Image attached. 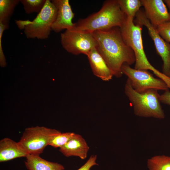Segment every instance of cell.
Wrapping results in <instances>:
<instances>
[{
	"label": "cell",
	"instance_id": "6da1fadb",
	"mask_svg": "<svg viewBox=\"0 0 170 170\" xmlns=\"http://www.w3.org/2000/svg\"><path fill=\"white\" fill-rule=\"evenodd\" d=\"M97 43V48L111 71L113 76L121 77L124 64L135 63L134 52L124 41L120 28L115 27L93 33Z\"/></svg>",
	"mask_w": 170,
	"mask_h": 170
},
{
	"label": "cell",
	"instance_id": "7a4b0ae2",
	"mask_svg": "<svg viewBox=\"0 0 170 170\" xmlns=\"http://www.w3.org/2000/svg\"><path fill=\"white\" fill-rule=\"evenodd\" d=\"M127 17L121 9L117 0L105 1L101 9L86 18L80 19L75 23V28L93 33L105 31L115 27L120 28Z\"/></svg>",
	"mask_w": 170,
	"mask_h": 170
},
{
	"label": "cell",
	"instance_id": "3957f363",
	"mask_svg": "<svg viewBox=\"0 0 170 170\" xmlns=\"http://www.w3.org/2000/svg\"><path fill=\"white\" fill-rule=\"evenodd\" d=\"M141 26L135 24L133 19L128 18L120 28L122 37L126 44L133 51L135 57L134 69L149 70L163 80L170 89V77L155 68L149 61L144 51Z\"/></svg>",
	"mask_w": 170,
	"mask_h": 170
},
{
	"label": "cell",
	"instance_id": "277c9868",
	"mask_svg": "<svg viewBox=\"0 0 170 170\" xmlns=\"http://www.w3.org/2000/svg\"><path fill=\"white\" fill-rule=\"evenodd\" d=\"M124 91L133 106L136 115L159 119L164 118L165 114L160 103V95L157 90L150 89L143 93H138L132 88L128 78Z\"/></svg>",
	"mask_w": 170,
	"mask_h": 170
},
{
	"label": "cell",
	"instance_id": "5b68a950",
	"mask_svg": "<svg viewBox=\"0 0 170 170\" xmlns=\"http://www.w3.org/2000/svg\"><path fill=\"white\" fill-rule=\"evenodd\" d=\"M57 8L50 0H46L41 11L32 21H16L18 27L24 29L28 38L45 40L48 38L52 31V26L57 15Z\"/></svg>",
	"mask_w": 170,
	"mask_h": 170
},
{
	"label": "cell",
	"instance_id": "8992f818",
	"mask_svg": "<svg viewBox=\"0 0 170 170\" xmlns=\"http://www.w3.org/2000/svg\"><path fill=\"white\" fill-rule=\"evenodd\" d=\"M60 132L44 127L27 128L19 142L28 154L39 156L48 145L51 137Z\"/></svg>",
	"mask_w": 170,
	"mask_h": 170
},
{
	"label": "cell",
	"instance_id": "52a82bcc",
	"mask_svg": "<svg viewBox=\"0 0 170 170\" xmlns=\"http://www.w3.org/2000/svg\"><path fill=\"white\" fill-rule=\"evenodd\" d=\"M63 48L74 55L83 54L86 55L97 43L93 33L79 30L74 28L66 30L60 35Z\"/></svg>",
	"mask_w": 170,
	"mask_h": 170
},
{
	"label": "cell",
	"instance_id": "ba28073f",
	"mask_svg": "<svg viewBox=\"0 0 170 170\" xmlns=\"http://www.w3.org/2000/svg\"><path fill=\"white\" fill-rule=\"evenodd\" d=\"M122 71L128 77L132 88L138 93H143L150 89L165 91L169 89L163 80L154 77L147 70L135 69L129 65L124 64Z\"/></svg>",
	"mask_w": 170,
	"mask_h": 170
},
{
	"label": "cell",
	"instance_id": "9c48e42d",
	"mask_svg": "<svg viewBox=\"0 0 170 170\" xmlns=\"http://www.w3.org/2000/svg\"><path fill=\"white\" fill-rule=\"evenodd\" d=\"M136 24L144 26L153 40L157 53L163 61L162 73L170 77V44L160 36L146 17L144 12L139 10L135 15Z\"/></svg>",
	"mask_w": 170,
	"mask_h": 170
},
{
	"label": "cell",
	"instance_id": "30bf717a",
	"mask_svg": "<svg viewBox=\"0 0 170 170\" xmlns=\"http://www.w3.org/2000/svg\"><path fill=\"white\" fill-rule=\"evenodd\" d=\"M57 8L56 19L52 26V31L58 33L64 30L73 29L75 23L72 22L74 16L68 0H52Z\"/></svg>",
	"mask_w": 170,
	"mask_h": 170
},
{
	"label": "cell",
	"instance_id": "8fae6325",
	"mask_svg": "<svg viewBox=\"0 0 170 170\" xmlns=\"http://www.w3.org/2000/svg\"><path fill=\"white\" fill-rule=\"evenodd\" d=\"M145 14L155 28L170 21V14L162 0H141Z\"/></svg>",
	"mask_w": 170,
	"mask_h": 170
},
{
	"label": "cell",
	"instance_id": "7c38bea8",
	"mask_svg": "<svg viewBox=\"0 0 170 170\" xmlns=\"http://www.w3.org/2000/svg\"><path fill=\"white\" fill-rule=\"evenodd\" d=\"M87 56L94 75L104 81L112 79V73L97 47L92 49Z\"/></svg>",
	"mask_w": 170,
	"mask_h": 170
},
{
	"label": "cell",
	"instance_id": "4fadbf2b",
	"mask_svg": "<svg viewBox=\"0 0 170 170\" xmlns=\"http://www.w3.org/2000/svg\"><path fill=\"white\" fill-rule=\"evenodd\" d=\"M60 148V151L65 156H76L82 159L86 158L89 149L85 139L81 135L75 133L64 145Z\"/></svg>",
	"mask_w": 170,
	"mask_h": 170
},
{
	"label": "cell",
	"instance_id": "5bb4252c",
	"mask_svg": "<svg viewBox=\"0 0 170 170\" xmlns=\"http://www.w3.org/2000/svg\"><path fill=\"white\" fill-rule=\"evenodd\" d=\"M28 154L19 142L6 138L0 141V162L8 161L17 158L25 157Z\"/></svg>",
	"mask_w": 170,
	"mask_h": 170
},
{
	"label": "cell",
	"instance_id": "9a60e30c",
	"mask_svg": "<svg viewBox=\"0 0 170 170\" xmlns=\"http://www.w3.org/2000/svg\"><path fill=\"white\" fill-rule=\"evenodd\" d=\"M25 164L28 170H64V167L57 162L48 161L39 156L28 154Z\"/></svg>",
	"mask_w": 170,
	"mask_h": 170
},
{
	"label": "cell",
	"instance_id": "2e32d148",
	"mask_svg": "<svg viewBox=\"0 0 170 170\" xmlns=\"http://www.w3.org/2000/svg\"><path fill=\"white\" fill-rule=\"evenodd\" d=\"M20 0H0V22L9 26V22L14 9Z\"/></svg>",
	"mask_w": 170,
	"mask_h": 170
},
{
	"label": "cell",
	"instance_id": "e0dca14e",
	"mask_svg": "<svg viewBox=\"0 0 170 170\" xmlns=\"http://www.w3.org/2000/svg\"><path fill=\"white\" fill-rule=\"evenodd\" d=\"M120 8L128 18L133 19L142 6L139 0H117Z\"/></svg>",
	"mask_w": 170,
	"mask_h": 170
},
{
	"label": "cell",
	"instance_id": "ac0fdd59",
	"mask_svg": "<svg viewBox=\"0 0 170 170\" xmlns=\"http://www.w3.org/2000/svg\"><path fill=\"white\" fill-rule=\"evenodd\" d=\"M149 170H170V156H156L148 160Z\"/></svg>",
	"mask_w": 170,
	"mask_h": 170
},
{
	"label": "cell",
	"instance_id": "d6986e66",
	"mask_svg": "<svg viewBox=\"0 0 170 170\" xmlns=\"http://www.w3.org/2000/svg\"><path fill=\"white\" fill-rule=\"evenodd\" d=\"M46 0H20L26 13L30 14L39 13L43 7Z\"/></svg>",
	"mask_w": 170,
	"mask_h": 170
},
{
	"label": "cell",
	"instance_id": "ffe728a7",
	"mask_svg": "<svg viewBox=\"0 0 170 170\" xmlns=\"http://www.w3.org/2000/svg\"><path fill=\"white\" fill-rule=\"evenodd\" d=\"M74 133L61 132L53 135L50 138L48 145L60 148L64 145L72 137Z\"/></svg>",
	"mask_w": 170,
	"mask_h": 170
},
{
	"label": "cell",
	"instance_id": "44dd1931",
	"mask_svg": "<svg viewBox=\"0 0 170 170\" xmlns=\"http://www.w3.org/2000/svg\"><path fill=\"white\" fill-rule=\"evenodd\" d=\"M156 29L159 34L165 41L170 43V21L159 25Z\"/></svg>",
	"mask_w": 170,
	"mask_h": 170
},
{
	"label": "cell",
	"instance_id": "7402d4cb",
	"mask_svg": "<svg viewBox=\"0 0 170 170\" xmlns=\"http://www.w3.org/2000/svg\"><path fill=\"white\" fill-rule=\"evenodd\" d=\"M9 27V26L3 25L0 22V63L1 66L2 67H4L6 64V59L2 48V37L4 31L8 29Z\"/></svg>",
	"mask_w": 170,
	"mask_h": 170
},
{
	"label": "cell",
	"instance_id": "603a6c76",
	"mask_svg": "<svg viewBox=\"0 0 170 170\" xmlns=\"http://www.w3.org/2000/svg\"><path fill=\"white\" fill-rule=\"evenodd\" d=\"M96 155L91 156L87 162L77 170H89L93 166L98 165L96 161Z\"/></svg>",
	"mask_w": 170,
	"mask_h": 170
},
{
	"label": "cell",
	"instance_id": "cb8c5ba5",
	"mask_svg": "<svg viewBox=\"0 0 170 170\" xmlns=\"http://www.w3.org/2000/svg\"><path fill=\"white\" fill-rule=\"evenodd\" d=\"M160 100L161 103L170 105V91L169 89L165 91L160 95Z\"/></svg>",
	"mask_w": 170,
	"mask_h": 170
},
{
	"label": "cell",
	"instance_id": "d4e9b609",
	"mask_svg": "<svg viewBox=\"0 0 170 170\" xmlns=\"http://www.w3.org/2000/svg\"><path fill=\"white\" fill-rule=\"evenodd\" d=\"M163 1L167 4V6L168 7L169 10L170 11V0H163Z\"/></svg>",
	"mask_w": 170,
	"mask_h": 170
},
{
	"label": "cell",
	"instance_id": "484cf974",
	"mask_svg": "<svg viewBox=\"0 0 170 170\" xmlns=\"http://www.w3.org/2000/svg\"></svg>",
	"mask_w": 170,
	"mask_h": 170
}]
</instances>
